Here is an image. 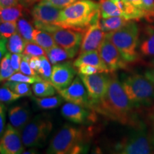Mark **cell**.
I'll return each mask as SVG.
<instances>
[{
    "instance_id": "obj_1",
    "label": "cell",
    "mask_w": 154,
    "mask_h": 154,
    "mask_svg": "<svg viewBox=\"0 0 154 154\" xmlns=\"http://www.w3.org/2000/svg\"><path fill=\"white\" fill-rule=\"evenodd\" d=\"M92 109L111 120L130 126L140 120L136 112V108L128 98L116 74L110 75L106 93Z\"/></svg>"
},
{
    "instance_id": "obj_2",
    "label": "cell",
    "mask_w": 154,
    "mask_h": 154,
    "mask_svg": "<svg viewBox=\"0 0 154 154\" xmlns=\"http://www.w3.org/2000/svg\"><path fill=\"white\" fill-rule=\"evenodd\" d=\"M100 19L99 3L93 0H78L61 9L56 25L85 32L90 25Z\"/></svg>"
},
{
    "instance_id": "obj_3",
    "label": "cell",
    "mask_w": 154,
    "mask_h": 154,
    "mask_svg": "<svg viewBox=\"0 0 154 154\" xmlns=\"http://www.w3.org/2000/svg\"><path fill=\"white\" fill-rule=\"evenodd\" d=\"M93 133L89 128L65 125L54 136L47 153L50 154H77L85 153Z\"/></svg>"
},
{
    "instance_id": "obj_4",
    "label": "cell",
    "mask_w": 154,
    "mask_h": 154,
    "mask_svg": "<svg viewBox=\"0 0 154 154\" xmlns=\"http://www.w3.org/2000/svg\"><path fill=\"white\" fill-rule=\"evenodd\" d=\"M105 38L112 42L128 63H136L140 59L138 51L140 44V29L134 20L114 32H107Z\"/></svg>"
},
{
    "instance_id": "obj_5",
    "label": "cell",
    "mask_w": 154,
    "mask_h": 154,
    "mask_svg": "<svg viewBox=\"0 0 154 154\" xmlns=\"http://www.w3.org/2000/svg\"><path fill=\"white\" fill-rule=\"evenodd\" d=\"M121 84L131 102L136 109L149 107L154 102V88L151 82L140 74L124 75Z\"/></svg>"
},
{
    "instance_id": "obj_6",
    "label": "cell",
    "mask_w": 154,
    "mask_h": 154,
    "mask_svg": "<svg viewBox=\"0 0 154 154\" xmlns=\"http://www.w3.org/2000/svg\"><path fill=\"white\" fill-rule=\"evenodd\" d=\"M132 130L115 146L117 153L121 154H149L154 151L150 131L143 121L139 120Z\"/></svg>"
},
{
    "instance_id": "obj_7",
    "label": "cell",
    "mask_w": 154,
    "mask_h": 154,
    "mask_svg": "<svg viewBox=\"0 0 154 154\" xmlns=\"http://www.w3.org/2000/svg\"><path fill=\"white\" fill-rule=\"evenodd\" d=\"M52 128V121L49 115L45 113L36 115L21 131L24 146L26 148L42 147Z\"/></svg>"
},
{
    "instance_id": "obj_8",
    "label": "cell",
    "mask_w": 154,
    "mask_h": 154,
    "mask_svg": "<svg viewBox=\"0 0 154 154\" xmlns=\"http://www.w3.org/2000/svg\"><path fill=\"white\" fill-rule=\"evenodd\" d=\"M87 91L91 109L97 103L106 93L110 75L107 73H97L91 75L79 74Z\"/></svg>"
},
{
    "instance_id": "obj_9",
    "label": "cell",
    "mask_w": 154,
    "mask_h": 154,
    "mask_svg": "<svg viewBox=\"0 0 154 154\" xmlns=\"http://www.w3.org/2000/svg\"><path fill=\"white\" fill-rule=\"evenodd\" d=\"M59 47L63 48L74 58L80 49L84 32L57 26L50 32Z\"/></svg>"
},
{
    "instance_id": "obj_10",
    "label": "cell",
    "mask_w": 154,
    "mask_h": 154,
    "mask_svg": "<svg viewBox=\"0 0 154 154\" xmlns=\"http://www.w3.org/2000/svg\"><path fill=\"white\" fill-rule=\"evenodd\" d=\"M101 59L109 69V73L119 70H126L128 63L124 60L117 48L106 38L103 39L98 49Z\"/></svg>"
},
{
    "instance_id": "obj_11",
    "label": "cell",
    "mask_w": 154,
    "mask_h": 154,
    "mask_svg": "<svg viewBox=\"0 0 154 154\" xmlns=\"http://www.w3.org/2000/svg\"><path fill=\"white\" fill-rule=\"evenodd\" d=\"M61 113L63 118L78 124L89 125L96 121V112L90 108L68 102L61 108Z\"/></svg>"
},
{
    "instance_id": "obj_12",
    "label": "cell",
    "mask_w": 154,
    "mask_h": 154,
    "mask_svg": "<svg viewBox=\"0 0 154 154\" xmlns=\"http://www.w3.org/2000/svg\"><path fill=\"white\" fill-rule=\"evenodd\" d=\"M21 131L8 124L0 139V153L21 154L24 151Z\"/></svg>"
},
{
    "instance_id": "obj_13",
    "label": "cell",
    "mask_w": 154,
    "mask_h": 154,
    "mask_svg": "<svg viewBox=\"0 0 154 154\" xmlns=\"http://www.w3.org/2000/svg\"><path fill=\"white\" fill-rule=\"evenodd\" d=\"M76 74V71L72 62L58 63L52 67L50 83L57 91H60L67 88L72 84Z\"/></svg>"
},
{
    "instance_id": "obj_14",
    "label": "cell",
    "mask_w": 154,
    "mask_h": 154,
    "mask_svg": "<svg viewBox=\"0 0 154 154\" xmlns=\"http://www.w3.org/2000/svg\"><path fill=\"white\" fill-rule=\"evenodd\" d=\"M58 93L67 102L91 109L87 91L79 76L76 77L68 87L58 91Z\"/></svg>"
},
{
    "instance_id": "obj_15",
    "label": "cell",
    "mask_w": 154,
    "mask_h": 154,
    "mask_svg": "<svg viewBox=\"0 0 154 154\" xmlns=\"http://www.w3.org/2000/svg\"><path fill=\"white\" fill-rule=\"evenodd\" d=\"M100 20L101 19L90 25L84 32L79 54L99 49L100 45L105 38L106 34L101 27Z\"/></svg>"
},
{
    "instance_id": "obj_16",
    "label": "cell",
    "mask_w": 154,
    "mask_h": 154,
    "mask_svg": "<svg viewBox=\"0 0 154 154\" xmlns=\"http://www.w3.org/2000/svg\"><path fill=\"white\" fill-rule=\"evenodd\" d=\"M61 9L40 2L32 10L34 22L46 24H56Z\"/></svg>"
},
{
    "instance_id": "obj_17",
    "label": "cell",
    "mask_w": 154,
    "mask_h": 154,
    "mask_svg": "<svg viewBox=\"0 0 154 154\" xmlns=\"http://www.w3.org/2000/svg\"><path fill=\"white\" fill-rule=\"evenodd\" d=\"M9 120L14 128L22 131L31 118V111L26 104L17 105L9 108Z\"/></svg>"
},
{
    "instance_id": "obj_18",
    "label": "cell",
    "mask_w": 154,
    "mask_h": 154,
    "mask_svg": "<svg viewBox=\"0 0 154 154\" xmlns=\"http://www.w3.org/2000/svg\"><path fill=\"white\" fill-rule=\"evenodd\" d=\"M84 65L95 66L99 69L101 73H109V69L103 62L97 50L79 54L78 58L73 62V66L76 69Z\"/></svg>"
},
{
    "instance_id": "obj_19",
    "label": "cell",
    "mask_w": 154,
    "mask_h": 154,
    "mask_svg": "<svg viewBox=\"0 0 154 154\" xmlns=\"http://www.w3.org/2000/svg\"><path fill=\"white\" fill-rule=\"evenodd\" d=\"M138 51L144 57H154V26L148 25L144 29Z\"/></svg>"
},
{
    "instance_id": "obj_20",
    "label": "cell",
    "mask_w": 154,
    "mask_h": 154,
    "mask_svg": "<svg viewBox=\"0 0 154 154\" xmlns=\"http://www.w3.org/2000/svg\"><path fill=\"white\" fill-rule=\"evenodd\" d=\"M99 5L101 18L111 17H121L124 18V13L119 7L116 0H100Z\"/></svg>"
},
{
    "instance_id": "obj_21",
    "label": "cell",
    "mask_w": 154,
    "mask_h": 154,
    "mask_svg": "<svg viewBox=\"0 0 154 154\" xmlns=\"http://www.w3.org/2000/svg\"><path fill=\"white\" fill-rule=\"evenodd\" d=\"M33 42L43 48L45 51L57 45L51 34L38 29L33 32Z\"/></svg>"
},
{
    "instance_id": "obj_22",
    "label": "cell",
    "mask_w": 154,
    "mask_h": 154,
    "mask_svg": "<svg viewBox=\"0 0 154 154\" xmlns=\"http://www.w3.org/2000/svg\"><path fill=\"white\" fill-rule=\"evenodd\" d=\"M129 21L121 17H111L108 18H102L100 20V25L102 30L105 33H107L122 28Z\"/></svg>"
},
{
    "instance_id": "obj_23",
    "label": "cell",
    "mask_w": 154,
    "mask_h": 154,
    "mask_svg": "<svg viewBox=\"0 0 154 154\" xmlns=\"http://www.w3.org/2000/svg\"><path fill=\"white\" fill-rule=\"evenodd\" d=\"M32 99L38 108L45 110L59 107L64 100L60 94L58 96L47 97H32Z\"/></svg>"
},
{
    "instance_id": "obj_24",
    "label": "cell",
    "mask_w": 154,
    "mask_h": 154,
    "mask_svg": "<svg viewBox=\"0 0 154 154\" xmlns=\"http://www.w3.org/2000/svg\"><path fill=\"white\" fill-rule=\"evenodd\" d=\"M23 6L19 5L14 7L0 8V22H17L22 16Z\"/></svg>"
},
{
    "instance_id": "obj_25",
    "label": "cell",
    "mask_w": 154,
    "mask_h": 154,
    "mask_svg": "<svg viewBox=\"0 0 154 154\" xmlns=\"http://www.w3.org/2000/svg\"><path fill=\"white\" fill-rule=\"evenodd\" d=\"M46 55L51 64L53 65L73 58L68 51H66L61 47H59V45H56L55 47L51 48L46 51Z\"/></svg>"
},
{
    "instance_id": "obj_26",
    "label": "cell",
    "mask_w": 154,
    "mask_h": 154,
    "mask_svg": "<svg viewBox=\"0 0 154 154\" xmlns=\"http://www.w3.org/2000/svg\"><path fill=\"white\" fill-rule=\"evenodd\" d=\"M32 88L34 94L37 97H47L54 96L57 90L51 83L46 81L34 83Z\"/></svg>"
},
{
    "instance_id": "obj_27",
    "label": "cell",
    "mask_w": 154,
    "mask_h": 154,
    "mask_svg": "<svg viewBox=\"0 0 154 154\" xmlns=\"http://www.w3.org/2000/svg\"><path fill=\"white\" fill-rule=\"evenodd\" d=\"M26 43L22 36L17 32L7 40V50L11 54H22L24 51Z\"/></svg>"
},
{
    "instance_id": "obj_28",
    "label": "cell",
    "mask_w": 154,
    "mask_h": 154,
    "mask_svg": "<svg viewBox=\"0 0 154 154\" xmlns=\"http://www.w3.org/2000/svg\"><path fill=\"white\" fill-rule=\"evenodd\" d=\"M2 86L9 88L13 92L16 93L21 96H32V91L31 87L27 83L17 82H9L7 81L4 82Z\"/></svg>"
},
{
    "instance_id": "obj_29",
    "label": "cell",
    "mask_w": 154,
    "mask_h": 154,
    "mask_svg": "<svg viewBox=\"0 0 154 154\" xmlns=\"http://www.w3.org/2000/svg\"><path fill=\"white\" fill-rule=\"evenodd\" d=\"M34 30L33 26L29 21L22 18L17 20V32L26 42H33Z\"/></svg>"
},
{
    "instance_id": "obj_30",
    "label": "cell",
    "mask_w": 154,
    "mask_h": 154,
    "mask_svg": "<svg viewBox=\"0 0 154 154\" xmlns=\"http://www.w3.org/2000/svg\"><path fill=\"white\" fill-rule=\"evenodd\" d=\"M40 66L38 67L37 73L39 76L46 82H50L51 72H52V67H51V62L46 55L40 57Z\"/></svg>"
},
{
    "instance_id": "obj_31",
    "label": "cell",
    "mask_w": 154,
    "mask_h": 154,
    "mask_svg": "<svg viewBox=\"0 0 154 154\" xmlns=\"http://www.w3.org/2000/svg\"><path fill=\"white\" fill-rule=\"evenodd\" d=\"M7 81H9V82L27 83V84H33L36 82H42V81L44 80L39 76V75L34 76H28V75L22 74V73H14V74L11 75Z\"/></svg>"
},
{
    "instance_id": "obj_32",
    "label": "cell",
    "mask_w": 154,
    "mask_h": 154,
    "mask_svg": "<svg viewBox=\"0 0 154 154\" xmlns=\"http://www.w3.org/2000/svg\"><path fill=\"white\" fill-rule=\"evenodd\" d=\"M17 32V22H0V38H8Z\"/></svg>"
},
{
    "instance_id": "obj_33",
    "label": "cell",
    "mask_w": 154,
    "mask_h": 154,
    "mask_svg": "<svg viewBox=\"0 0 154 154\" xmlns=\"http://www.w3.org/2000/svg\"><path fill=\"white\" fill-rule=\"evenodd\" d=\"M21 97L22 96L14 93L5 86L0 87V102L5 103V104L12 103V102L17 101V99H20Z\"/></svg>"
},
{
    "instance_id": "obj_34",
    "label": "cell",
    "mask_w": 154,
    "mask_h": 154,
    "mask_svg": "<svg viewBox=\"0 0 154 154\" xmlns=\"http://www.w3.org/2000/svg\"><path fill=\"white\" fill-rule=\"evenodd\" d=\"M23 54L30 57H42L46 55V51L39 45L33 42H30L26 43Z\"/></svg>"
},
{
    "instance_id": "obj_35",
    "label": "cell",
    "mask_w": 154,
    "mask_h": 154,
    "mask_svg": "<svg viewBox=\"0 0 154 154\" xmlns=\"http://www.w3.org/2000/svg\"><path fill=\"white\" fill-rule=\"evenodd\" d=\"M145 18L149 22H154V0H143Z\"/></svg>"
},
{
    "instance_id": "obj_36",
    "label": "cell",
    "mask_w": 154,
    "mask_h": 154,
    "mask_svg": "<svg viewBox=\"0 0 154 154\" xmlns=\"http://www.w3.org/2000/svg\"><path fill=\"white\" fill-rule=\"evenodd\" d=\"M76 1L78 0H42L41 2L51 5L56 8L63 9Z\"/></svg>"
},
{
    "instance_id": "obj_37",
    "label": "cell",
    "mask_w": 154,
    "mask_h": 154,
    "mask_svg": "<svg viewBox=\"0 0 154 154\" xmlns=\"http://www.w3.org/2000/svg\"><path fill=\"white\" fill-rule=\"evenodd\" d=\"M77 72L79 74L84 75H91L94 74H97L100 72L99 69L95 66H89V65H84V66H79L77 68Z\"/></svg>"
},
{
    "instance_id": "obj_38",
    "label": "cell",
    "mask_w": 154,
    "mask_h": 154,
    "mask_svg": "<svg viewBox=\"0 0 154 154\" xmlns=\"http://www.w3.org/2000/svg\"><path fill=\"white\" fill-rule=\"evenodd\" d=\"M6 106L5 103L0 102V139L5 132L6 122Z\"/></svg>"
},
{
    "instance_id": "obj_39",
    "label": "cell",
    "mask_w": 154,
    "mask_h": 154,
    "mask_svg": "<svg viewBox=\"0 0 154 154\" xmlns=\"http://www.w3.org/2000/svg\"><path fill=\"white\" fill-rule=\"evenodd\" d=\"M22 61V54H11V66L15 72L20 71V64Z\"/></svg>"
},
{
    "instance_id": "obj_40",
    "label": "cell",
    "mask_w": 154,
    "mask_h": 154,
    "mask_svg": "<svg viewBox=\"0 0 154 154\" xmlns=\"http://www.w3.org/2000/svg\"><path fill=\"white\" fill-rule=\"evenodd\" d=\"M16 72L12 67L7 69L0 68V83L7 80L11 75H13Z\"/></svg>"
},
{
    "instance_id": "obj_41",
    "label": "cell",
    "mask_w": 154,
    "mask_h": 154,
    "mask_svg": "<svg viewBox=\"0 0 154 154\" xmlns=\"http://www.w3.org/2000/svg\"><path fill=\"white\" fill-rule=\"evenodd\" d=\"M144 75L151 82L154 88V59L149 63V66L144 73Z\"/></svg>"
},
{
    "instance_id": "obj_42",
    "label": "cell",
    "mask_w": 154,
    "mask_h": 154,
    "mask_svg": "<svg viewBox=\"0 0 154 154\" xmlns=\"http://www.w3.org/2000/svg\"><path fill=\"white\" fill-rule=\"evenodd\" d=\"M122 1L124 3L131 5L133 7L139 9L140 10H143L144 11L143 0H122Z\"/></svg>"
},
{
    "instance_id": "obj_43",
    "label": "cell",
    "mask_w": 154,
    "mask_h": 154,
    "mask_svg": "<svg viewBox=\"0 0 154 154\" xmlns=\"http://www.w3.org/2000/svg\"><path fill=\"white\" fill-rule=\"evenodd\" d=\"M7 38H0V62H1L2 58L7 53Z\"/></svg>"
},
{
    "instance_id": "obj_44",
    "label": "cell",
    "mask_w": 154,
    "mask_h": 154,
    "mask_svg": "<svg viewBox=\"0 0 154 154\" xmlns=\"http://www.w3.org/2000/svg\"><path fill=\"white\" fill-rule=\"evenodd\" d=\"M40 57H32L29 60V65L34 71L37 73L38 67L40 66Z\"/></svg>"
},
{
    "instance_id": "obj_45",
    "label": "cell",
    "mask_w": 154,
    "mask_h": 154,
    "mask_svg": "<svg viewBox=\"0 0 154 154\" xmlns=\"http://www.w3.org/2000/svg\"><path fill=\"white\" fill-rule=\"evenodd\" d=\"M19 0H0V8L14 7L19 5Z\"/></svg>"
},
{
    "instance_id": "obj_46",
    "label": "cell",
    "mask_w": 154,
    "mask_h": 154,
    "mask_svg": "<svg viewBox=\"0 0 154 154\" xmlns=\"http://www.w3.org/2000/svg\"><path fill=\"white\" fill-rule=\"evenodd\" d=\"M149 121L150 125H151V130H150V132H151L152 141H153V143L154 144V108L152 109L151 111L150 112Z\"/></svg>"
},
{
    "instance_id": "obj_47",
    "label": "cell",
    "mask_w": 154,
    "mask_h": 154,
    "mask_svg": "<svg viewBox=\"0 0 154 154\" xmlns=\"http://www.w3.org/2000/svg\"><path fill=\"white\" fill-rule=\"evenodd\" d=\"M20 1L21 5L25 8H29V7H32V5H34L36 2L38 0H19Z\"/></svg>"
},
{
    "instance_id": "obj_48",
    "label": "cell",
    "mask_w": 154,
    "mask_h": 154,
    "mask_svg": "<svg viewBox=\"0 0 154 154\" xmlns=\"http://www.w3.org/2000/svg\"><path fill=\"white\" fill-rule=\"evenodd\" d=\"M34 151H36L35 150H30V151H24V153H36V152H34Z\"/></svg>"
}]
</instances>
